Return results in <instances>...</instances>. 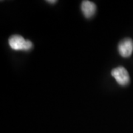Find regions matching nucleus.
Instances as JSON below:
<instances>
[{
    "instance_id": "nucleus-2",
    "label": "nucleus",
    "mask_w": 133,
    "mask_h": 133,
    "mask_svg": "<svg viewBox=\"0 0 133 133\" xmlns=\"http://www.w3.org/2000/svg\"><path fill=\"white\" fill-rule=\"evenodd\" d=\"M111 74L120 85L126 86L129 83L130 78L128 72L124 66H118L116 68H114L112 70Z\"/></svg>"
},
{
    "instance_id": "nucleus-4",
    "label": "nucleus",
    "mask_w": 133,
    "mask_h": 133,
    "mask_svg": "<svg viewBox=\"0 0 133 133\" xmlns=\"http://www.w3.org/2000/svg\"><path fill=\"white\" fill-rule=\"evenodd\" d=\"M81 9L82 14L86 18L90 19L95 15L96 12V5L92 2L85 0L81 3Z\"/></svg>"
},
{
    "instance_id": "nucleus-3",
    "label": "nucleus",
    "mask_w": 133,
    "mask_h": 133,
    "mask_svg": "<svg viewBox=\"0 0 133 133\" xmlns=\"http://www.w3.org/2000/svg\"><path fill=\"white\" fill-rule=\"evenodd\" d=\"M118 52L124 58L129 57L133 52V41L130 38L123 39L118 44Z\"/></svg>"
},
{
    "instance_id": "nucleus-1",
    "label": "nucleus",
    "mask_w": 133,
    "mask_h": 133,
    "mask_svg": "<svg viewBox=\"0 0 133 133\" xmlns=\"http://www.w3.org/2000/svg\"><path fill=\"white\" fill-rule=\"evenodd\" d=\"M8 44L11 49L14 50L28 51L33 48V43L30 40H25L20 35H13L8 39Z\"/></svg>"
},
{
    "instance_id": "nucleus-5",
    "label": "nucleus",
    "mask_w": 133,
    "mask_h": 133,
    "mask_svg": "<svg viewBox=\"0 0 133 133\" xmlns=\"http://www.w3.org/2000/svg\"><path fill=\"white\" fill-rule=\"evenodd\" d=\"M47 2H49V3L53 4V3H56V1H47Z\"/></svg>"
}]
</instances>
